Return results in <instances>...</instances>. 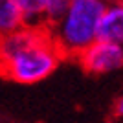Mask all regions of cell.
<instances>
[{"mask_svg":"<svg viewBox=\"0 0 123 123\" xmlns=\"http://www.w3.org/2000/svg\"><path fill=\"white\" fill-rule=\"evenodd\" d=\"M64 59L48 26L20 30L0 37V74L20 85L44 81Z\"/></svg>","mask_w":123,"mask_h":123,"instance_id":"1","label":"cell"},{"mask_svg":"<svg viewBox=\"0 0 123 123\" xmlns=\"http://www.w3.org/2000/svg\"><path fill=\"white\" fill-rule=\"evenodd\" d=\"M98 39L123 46V0H108L99 22Z\"/></svg>","mask_w":123,"mask_h":123,"instance_id":"4","label":"cell"},{"mask_svg":"<svg viewBox=\"0 0 123 123\" xmlns=\"http://www.w3.org/2000/svg\"><path fill=\"white\" fill-rule=\"evenodd\" d=\"M22 13L26 26L31 28H44L48 26V13L44 0H15Z\"/></svg>","mask_w":123,"mask_h":123,"instance_id":"5","label":"cell"},{"mask_svg":"<svg viewBox=\"0 0 123 123\" xmlns=\"http://www.w3.org/2000/svg\"><path fill=\"white\" fill-rule=\"evenodd\" d=\"M108 0H70L57 20L48 24L50 35L64 59H77L98 41L99 22Z\"/></svg>","mask_w":123,"mask_h":123,"instance_id":"2","label":"cell"},{"mask_svg":"<svg viewBox=\"0 0 123 123\" xmlns=\"http://www.w3.org/2000/svg\"><path fill=\"white\" fill-rule=\"evenodd\" d=\"M46 2V13H48V24L53 20H57L61 13L64 11V7L68 6L70 0H44Z\"/></svg>","mask_w":123,"mask_h":123,"instance_id":"7","label":"cell"},{"mask_svg":"<svg viewBox=\"0 0 123 123\" xmlns=\"http://www.w3.org/2000/svg\"><path fill=\"white\" fill-rule=\"evenodd\" d=\"M24 18L15 0H0V35L24 28Z\"/></svg>","mask_w":123,"mask_h":123,"instance_id":"6","label":"cell"},{"mask_svg":"<svg viewBox=\"0 0 123 123\" xmlns=\"http://www.w3.org/2000/svg\"><path fill=\"white\" fill-rule=\"evenodd\" d=\"M114 112H116V116H121L123 118V96L116 101V107H114Z\"/></svg>","mask_w":123,"mask_h":123,"instance_id":"8","label":"cell"},{"mask_svg":"<svg viewBox=\"0 0 123 123\" xmlns=\"http://www.w3.org/2000/svg\"><path fill=\"white\" fill-rule=\"evenodd\" d=\"M83 70L92 75H105L123 68V46L108 41H94L77 57Z\"/></svg>","mask_w":123,"mask_h":123,"instance_id":"3","label":"cell"},{"mask_svg":"<svg viewBox=\"0 0 123 123\" xmlns=\"http://www.w3.org/2000/svg\"><path fill=\"white\" fill-rule=\"evenodd\" d=\"M0 37H2V35H0Z\"/></svg>","mask_w":123,"mask_h":123,"instance_id":"9","label":"cell"}]
</instances>
